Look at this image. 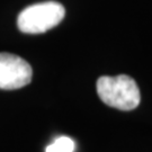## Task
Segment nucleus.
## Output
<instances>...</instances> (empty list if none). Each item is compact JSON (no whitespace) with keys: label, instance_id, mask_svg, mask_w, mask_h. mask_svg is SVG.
Segmentation results:
<instances>
[{"label":"nucleus","instance_id":"nucleus-1","mask_svg":"<svg viewBox=\"0 0 152 152\" xmlns=\"http://www.w3.org/2000/svg\"><path fill=\"white\" fill-rule=\"evenodd\" d=\"M97 94L102 102L120 110L136 108L141 100L136 82L126 75L100 77L97 80Z\"/></svg>","mask_w":152,"mask_h":152},{"label":"nucleus","instance_id":"nucleus-4","mask_svg":"<svg viewBox=\"0 0 152 152\" xmlns=\"http://www.w3.org/2000/svg\"><path fill=\"white\" fill-rule=\"evenodd\" d=\"M75 142L68 136H61L46 148L45 152H73Z\"/></svg>","mask_w":152,"mask_h":152},{"label":"nucleus","instance_id":"nucleus-3","mask_svg":"<svg viewBox=\"0 0 152 152\" xmlns=\"http://www.w3.org/2000/svg\"><path fill=\"white\" fill-rule=\"evenodd\" d=\"M33 70L27 61L7 52L0 53V89L12 90L32 81Z\"/></svg>","mask_w":152,"mask_h":152},{"label":"nucleus","instance_id":"nucleus-2","mask_svg":"<svg viewBox=\"0 0 152 152\" xmlns=\"http://www.w3.org/2000/svg\"><path fill=\"white\" fill-rule=\"evenodd\" d=\"M65 9L60 2L44 1L28 6L18 15L17 26L26 34L45 33L59 25L64 18Z\"/></svg>","mask_w":152,"mask_h":152}]
</instances>
